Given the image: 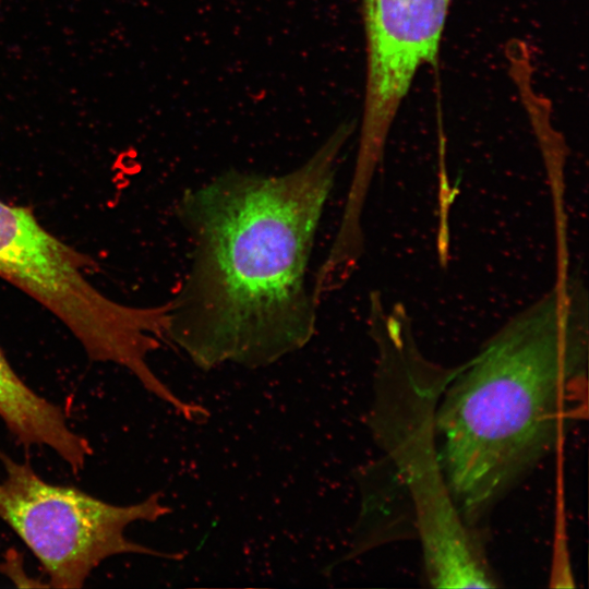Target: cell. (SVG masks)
<instances>
[{"label": "cell", "instance_id": "1", "mask_svg": "<svg viewBox=\"0 0 589 589\" xmlns=\"http://www.w3.org/2000/svg\"><path fill=\"white\" fill-rule=\"evenodd\" d=\"M356 129L341 122L289 171L229 169L183 191L176 214L190 262L168 301L167 337L195 364L265 365L312 338L318 303L309 264Z\"/></svg>", "mask_w": 589, "mask_h": 589}, {"label": "cell", "instance_id": "2", "mask_svg": "<svg viewBox=\"0 0 589 589\" xmlns=\"http://www.w3.org/2000/svg\"><path fill=\"white\" fill-rule=\"evenodd\" d=\"M588 293L579 275L512 316L444 388L435 411L450 498L476 526L558 444L587 386Z\"/></svg>", "mask_w": 589, "mask_h": 589}, {"label": "cell", "instance_id": "3", "mask_svg": "<svg viewBox=\"0 0 589 589\" xmlns=\"http://www.w3.org/2000/svg\"><path fill=\"white\" fill-rule=\"evenodd\" d=\"M368 325L377 354L371 428L411 502L426 579L436 588L498 587L477 529L458 514L437 454L435 411L457 371L420 350L402 303L370 294Z\"/></svg>", "mask_w": 589, "mask_h": 589}, {"label": "cell", "instance_id": "4", "mask_svg": "<svg viewBox=\"0 0 589 589\" xmlns=\"http://www.w3.org/2000/svg\"><path fill=\"white\" fill-rule=\"evenodd\" d=\"M91 266L29 209L0 200V277L60 320L91 360L118 364L152 386L157 376L147 358L167 340L168 302H118L87 278Z\"/></svg>", "mask_w": 589, "mask_h": 589}, {"label": "cell", "instance_id": "5", "mask_svg": "<svg viewBox=\"0 0 589 589\" xmlns=\"http://www.w3.org/2000/svg\"><path fill=\"white\" fill-rule=\"evenodd\" d=\"M0 518L41 564L48 586L81 588L105 560L121 554L180 558L125 537L134 521H154L170 512L159 494L131 505H116L86 492L45 481L26 461L0 449Z\"/></svg>", "mask_w": 589, "mask_h": 589}, {"label": "cell", "instance_id": "6", "mask_svg": "<svg viewBox=\"0 0 589 589\" xmlns=\"http://www.w3.org/2000/svg\"><path fill=\"white\" fill-rule=\"evenodd\" d=\"M452 0H361L365 86L349 190L366 194L419 70L435 64Z\"/></svg>", "mask_w": 589, "mask_h": 589}, {"label": "cell", "instance_id": "7", "mask_svg": "<svg viewBox=\"0 0 589 589\" xmlns=\"http://www.w3.org/2000/svg\"><path fill=\"white\" fill-rule=\"evenodd\" d=\"M0 419L21 445L52 449L74 472L92 455L89 442L73 431L62 409L38 395L0 349Z\"/></svg>", "mask_w": 589, "mask_h": 589}, {"label": "cell", "instance_id": "8", "mask_svg": "<svg viewBox=\"0 0 589 589\" xmlns=\"http://www.w3.org/2000/svg\"><path fill=\"white\" fill-rule=\"evenodd\" d=\"M508 51L509 74L517 88L520 103L526 110L536 133L544 161L546 164L556 204L557 252L565 253L566 232L563 202V165L566 146L562 135L552 127L551 104L532 84V63L529 49L525 45L515 46Z\"/></svg>", "mask_w": 589, "mask_h": 589}]
</instances>
